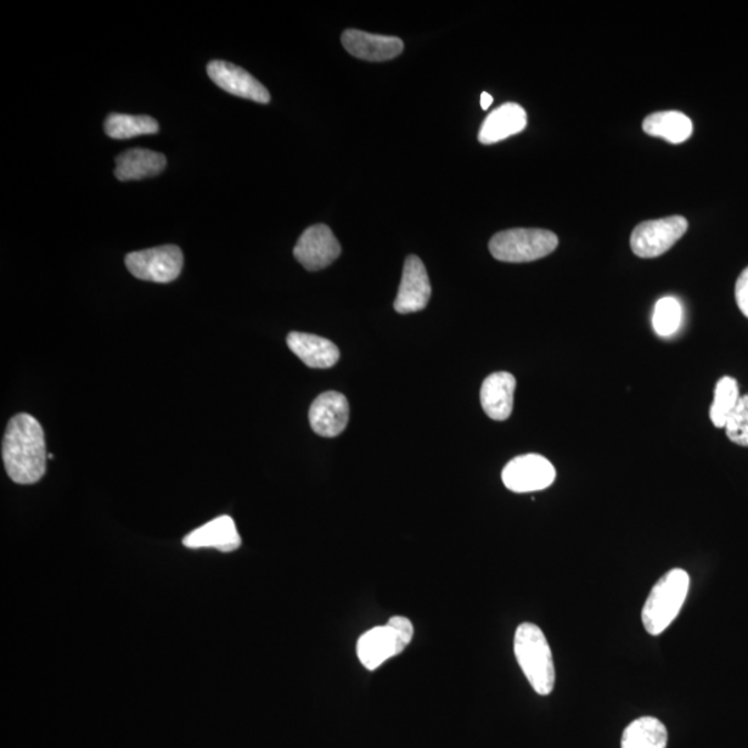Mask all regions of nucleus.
I'll use <instances>...</instances> for the list:
<instances>
[{
    "label": "nucleus",
    "instance_id": "412c9836",
    "mask_svg": "<svg viewBox=\"0 0 748 748\" xmlns=\"http://www.w3.org/2000/svg\"><path fill=\"white\" fill-rule=\"evenodd\" d=\"M104 131L111 139L126 140L160 131L159 122L149 116L110 114Z\"/></svg>",
    "mask_w": 748,
    "mask_h": 748
},
{
    "label": "nucleus",
    "instance_id": "39448f33",
    "mask_svg": "<svg viewBox=\"0 0 748 748\" xmlns=\"http://www.w3.org/2000/svg\"><path fill=\"white\" fill-rule=\"evenodd\" d=\"M559 239L545 229H509L499 232L489 241V251L495 260L510 263L532 262L552 255Z\"/></svg>",
    "mask_w": 748,
    "mask_h": 748
},
{
    "label": "nucleus",
    "instance_id": "9b49d317",
    "mask_svg": "<svg viewBox=\"0 0 748 748\" xmlns=\"http://www.w3.org/2000/svg\"><path fill=\"white\" fill-rule=\"evenodd\" d=\"M207 71L212 82L225 92L261 104H267L271 100L268 89L241 67L228 61L213 60L208 64Z\"/></svg>",
    "mask_w": 748,
    "mask_h": 748
},
{
    "label": "nucleus",
    "instance_id": "a211bd4d",
    "mask_svg": "<svg viewBox=\"0 0 748 748\" xmlns=\"http://www.w3.org/2000/svg\"><path fill=\"white\" fill-rule=\"evenodd\" d=\"M114 176L118 181H140L160 176L166 170L164 154L148 149H131L117 157Z\"/></svg>",
    "mask_w": 748,
    "mask_h": 748
},
{
    "label": "nucleus",
    "instance_id": "ddd939ff",
    "mask_svg": "<svg viewBox=\"0 0 748 748\" xmlns=\"http://www.w3.org/2000/svg\"><path fill=\"white\" fill-rule=\"evenodd\" d=\"M341 42L353 58L367 61L392 60L403 50V42L397 37L377 36L358 30H347L342 33Z\"/></svg>",
    "mask_w": 748,
    "mask_h": 748
},
{
    "label": "nucleus",
    "instance_id": "393cba45",
    "mask_svg": "<svg viewBox=\"0 0 748 748\" xmlns=\"http://www.w3.org/2000/svg\"><path fill=\"white\" fill-rule=\"evenodd\" d=\"M735 297L741 313L748 318V268L741 272L738 281H736Z\"/></svg>",
    "mask_w": 748,
    "mask_h": 748
},
{
    "label": "nucleus",
    "instance_id": "0eeeda50",
    "mask_svg": "<svg viewBox=\"0 0 748 748\" xmlns=\"http://www.w3.org/2000/svg\"><path fill=\"white\" fill-rule=\"evenodd\" d=\"M688 228V219L680 216L639 223L631 235V249L640 258L660 257L682 239Z\"/></svg>",
    "mask_w": 748,
    "mask_h": 748
},
{
    "label": "nucleus",
    "instance_id": "423d86ee",
    "mask_svg": "<svg viewBox=\"0 0 748 748\" xmlns=\"http://www.w3.org/2000/svg\"><path fill=\"white\" fill-rule=\"evenodd\" d=\"M128 271L134 278L153 283H171L183 269V255L178 246L167 245L134 251L126 258Z\"/></svg>",
    "mask_w": 748,
    "mask_h": 748
},
{
    "label": "nucleus",
    "instance_id": "aec40b11",
    "mask_svg": "<svg viewBox=\"0 0 748 748\" xmlns=\"http://www.w3.org/2000/svg\"><path fill=\"white\" fill-rule=\"evenodd\" d=\"M666 725L654 717L635 719L624 730L621 748H667Z\"/></svg>",
    "mask_w": 748,
    "mask_h": 748
},
{
    "label": "nucleus",
    "instance_id": "f257e3e1",
    "mask_svg": "<svg viewBox=\"0 0 748 748\" xmlns=\"http://www.w3.org/2000/svg\"><path fill=\"white\" fill-rule=\"evenodd\" d=\"M47 442L42 426L31 415L11 418L2 442L6 472L16 483L31 486L47 472Z\"/></svg>",
    "mask_w": 748,
    "mask_h": 748
},
{
    "label": "nucleus",
    "instance_id": "6ab92c4d",
    "mask_svg": "<svg viewBox=\"0 0 748 748\" xmlns=\"http://www.w3.org/2000/svg\"><path fill=\"white\" fill-rule=\"evenodd\" d=\"M644 131L650 137L662 138L669 143H684L694 133L690 118L679 111H661L646 118Z\"/></svg>",
    "mask_w": 748,
    "mask_h": 748
},
{
    "label": "nucleus",
    "instance_id": "5701e85b",
    "mask_svg": "<svg viewBox=\"0 0 748 748\" xmlns=\"http://www.w3.org/2000/svg\"><path fill=\"white\" fill-rule=\"evenodd\" d=\"M684 309L675 297H664L658 300L654 312V329L657 336L671 337L682 323Z\"/></svg>",
    "mask_w": 748,
    "mask_h": 748
},
{
    "label": "nucleus",
    "instance_id": "4be33fe9",
    "mask_svg": "<svg viewBox=\"0 0 748 748\" xmlns=\"http://www.w3.org/2000/svg\"><path fill=\"white\" fill-rule=\"evenodd\" d=\"M738 381L734 377L725 376L717 382L716 393L710 409L712 425L724 429L727 420L740 401Z\"/></svg>",
    "mask_w": 748,
    "mask_h": 748
},
{
    "label": "nucleus",
    "instance_id": "a878e982",
    "mask_svg": "<svg viewBox=\"0 0 748 748\" xmlns=\"http://www.w3.org/2000/svg\"><path fill=\"white\" fill-rule=\"evenodd\" d=\"M492 101H493L492 96L489 94V93H487V92H483V93L481 94V107H482V110H488V109H489V106L492 104Z\"/></svg>",
    "mask_w": 748,
    "mask_h": 748
},
{
    "label": "nucleus",
    "instance_id": "f03ea898",
    "mask_svg": "<svg viewBox=\"0 0 748 748\" xmlns=\"http://www.w3.org/2000/svg\"><path fill=\"white\" fill-rule=\"evenodd\" d=\"M515 655L532 689L541 696L552 694L556 682L553 656L542 629L536 624H521L515 635Z\"/></svg>",
    "mask_w": 748,
    "mask_h": 748
},
{
    "label": "nucleus",
    "instance_id": "20e7f679",
    "mask_svg": "<svg viewBox=\"0 0 748 748\" xmlns=\"http://www.w3.org/2000/svg\"><path fill=\"white\" fill-rule=\"evenodd\" d=\"M413 634V624L407 617H391L386 626L369 629L359 638V661L368 671H375L390 658L401 655L412 642Z\"/></svg>",
    "mask_w": 748,
    "mask_h": 748
},
{
    "label": "nucleus",
    "instance_id": "bb28decb",
    "mask_svg": "<svg viewBox=\"0 0 748 748\" xmlns=\"http://www.w3.org/2000/svg\"><path fill=\"white\" fill-rule=\"evenodd\" d=\"M48 459H49V460L54 459V455H53V453H49V455H48Z\"/></svg>",
    "mask_w": 748,
    "mask_h": 748
},
{
    "label": "nucleus",
    "instance_id": "6e6552de",
    "mask_svg": "<svg viewBox=\"0 0 748 748\" xmlns=\"http://www.w3.org/2000/svg\"><path fill=\"white\" fill-rule=\"evenodd\" d=\"M556 469L541 455H522L510 460L502 471L505 487L517 493L542 491L552 486Z\"/></svg>",
    "mask_w": 748,
    "mask_h": 748
},
{
    "label": "nucleus",
    "instance_id": "7ed1b4c3",
    "mask_svg": "<svg viewBox=\"0 0 748 748\" xmlns=\"http://www.w3.org/2000/svg\"><path fill=\"white\" fill-rule=\"evenodd\" d=\"M689 587V574L680 568H674L658 579L644 606L642 621L646 631L657 637L671 626L682 610Z\"/></svg>",
    "mask_w": 748,
    "mask_h": 748
},
{
    "label": "nucleus",
    "instance_id": "f3484780",
    "mask_svg": "<svg viewBox=\"0 0 748 748\" xmlns=\"http://www.w3.org/2000/svg\"><path fill=\"white\" fill-rule=\"evenodd\" d=\"M287 346L309 368L329 369L340 359L339 348L323 337L292 331L287 336Z\"/></svg>",
    "mask_w": 748,
    "mask_h": 748
},
{
    "label": "nucleus",
    "instance_id": "dca6fc26",
    "mask_svg": "<svg viewBox=\"0 0 748 748\" xmlns=\"http://www.w3.org/2000/svg\"><path fill=\"white\" fill-rule=\"evenodd\" d=\"M528 118L520 104L506 103L492 111L482 122L478 140L482 144H493L525 131Z\"/></svg>",
    "mask_w": 748,
    "mask_h": 748
},
{
    "label": "nucleus",
    "instance_id": "b1692460",
    "mask_svg": "<svg viewBox=\"0 0 748 748\" xmlns=\"http://www.w3.org/2000/svg\"><path fill=\"white\" fill-rule=\"evenodd\" d=\"M730 441L748 447V396L740 398L738 407L730 413L724 427Z\"/></svg>",
    "mask_w": 748,
    "mask_h": 748
},
{
    "label": "nucleus",
    "instance_id": "4468645a",
    "mask_svg": "<svg viewBox=\"0 0 748 748\" xmlns=\"http://www.w3.org/2000/svg\"><path fill=\"white\" fill-rule=\"evenodd\" d=\"M182 542L189 549L212 548L222 553L235 552L241 547L238 528L229 516H219L197 528L184 537Z\"/></svg>",
    "mask_w": 748,
    "mask_h": 748
},
{
    "label": "nucleus",
    "instance_id": "1a4fd4ad",
    "mask_svg": "<svg viewBox=\"0 0 748 748\" xmlns=\"http://www.w3.org/2000/svg\"><path fill=\"white\" fill-rule=\"evenodd\" d=\"M341 255V246L323 223L313 225L301 235L295 247V257L309 272L328 268Z\"/></svg>",
    "mask_w": 748,
    "mask_h": 748
},
{
    "label": "nucleus",
    "instance_id": "f8f14e48",
    "mask_svg": "<svg viewBox=\"0 0 748 748\" xmlns=\"http://www.w3.org/2000/svg\"><path fill=\"white\" fill-rule=\"evenodd\" d=\"M350 420V405L340 392L320 393L309 409V425L318 436L333 438L346 430Z\"/></svg>",
    "mask_w": 748,
    "mask_h": 748
},
{
    "label": "nucleus",
    "instance_id": "9d476101",
    "mask_svg": "<svg viewBox=\"0 0 748 748\" xmlns=\"http://www.w3.org/2000/svg\"><path fill=\"white\" fill-rule=\"evenodd\" d=\"M430 298L431 285L425 263L419 257L409 256L403 263L402 280L393 308L402 315L423 311Z\"/></svg>",
    "mask_w": 748,
    "mask_h": 748
},
{
    "label": "nucleus",
    "instance_id": "2eb2a0df",
    "mask_svg": "<svg viewBox=\"0 0 748 748\" xmlns=\"http://www.w3.org/2000/svg\"><path fill=\"white\" fill-rule=\"evenodd\" d=\"M516 379L508 372L488 376L481 386V407L488 418L503 421L513 412Z\"/></svg>",
    "mask_w": 748,
    "mask_h": 748
}]
</instances>
